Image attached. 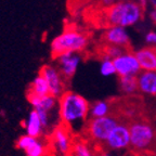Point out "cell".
I'll return each instance as SVG.
<instances>
[{"instance_id": "obj_19", "label": "cell", "mask_w": 156, "mask_h": 156, "mask_svg": "<svg viewBox=\"0 0 156 156\" xmlns=\"http://www.w3.org/2000/svg\"><path fill=\"white\" fill-rule=\"evenodd\" d=\"M119 89L124 94L133 95L139 91L136 76H126L119 77Z\"/></svg>"}, {"instance_id": "obj_28", "label": "cell", "mask_w": 156, "mask_h": 156, "mask_svg": "<svg viewBox=\"0 0 156 156\" xmlns=\"http://www.w3.org/2000/svg\"><path fill=\"white\" fill-rule=\"evenodd\" d=\"M124 156H138V154L133 153L132 151H128V152H126V155H124Z\"/></svg>"}, {"instance_id": "obj_14", "label": "cell", "mask_w": 156, "mask_h": 156, "mask_svg": "<svg viewBox=\"0 0 156 156\" xmlns=\"http://www.w3.org/2000/svg\"><path fill=\"white\" fill-rule=\"evenodd\" d=\"M101 150L88 141L85 136H76L68 156H99Z\"/></svg>"}, {"instance_id": "obj_12", "label": "cell", "mask_w": 156, "mask_h": 156, "mask_svg": "<svg viewBox=\"0 0 156 156\" xmlns=\"http://www.w3.org/2000/svg\"><path fill=\"white\" fill-rule=\"evenodd\" d=\"M26 98L29 104L32 105L33 110L37 112H47L52 114L54 111L58 110V99L51 94L42 95V97L26 94Z\"/></svg>"}, {"instance_id": "obj_5", "label": "cell", "mask_w": 156, "mask_h": 156, "mask_svg": "<svg viewBox=\"0 0 156 156\" xmlns=\"http://www.w3.org/2000/svg\"><path fill=\"white\" fill-rule=\"evenodd\" d=\"M75 134L73 133L68 127L58 122L53 127L49 134V144L50 147L62 156H68L71 153L72 146L75 139Z\"/></svg>"}, {"instance_id": "obj_17", "label": "cell", "mask_w": 156, "mask_h": 156, "mask_svg": "<svg viewBox=\"0 0 156 156\" xmlns=\"http://www.w3.org/2000/svg\"><path fill=\"white\" fill-rule=\"evenodd\" d=\"M113 114V103L106 100L95 101L90 104V118H101Z\"/></svg>"}, {"instance_id": "obj_18", "label": "cell", "mask_w": 156, "mask_h": 156, "mask_svg": "<svg viewBox=\"0 0 156 156\" xmlns=\"http://www.w3.org/2000/svg\"><path fill=\"white\" fill-rule=\"evenodd\" d=\"M26 94L37 95V97H42V95L50 94L48 83H47L46 79L40 74H38L34 78V80L30 83L28 89H27Z\"/></svg>"}, {"instance_id": "obj_2", "label": "cell", "mask_w": 156, "mask_h": 156, "mask_svg": "<svg viewBox=\"0 0 156 156\" xmlns=\"http://www.w3.org/2000/svg\"><path fill=\"white\" fill-rule=\"evenodd\" d=\"M144 8L138 1L122 0L120 2L105 9V21L108 26L127 27L139 23L144 15Z\"/></svg>"}, {"instance_id": "obj_26", "label": "cell", "mask_w": 156, "mask_h": 156, "mask_svg": "<svg viewBox=\"0 0 156 156\" xmlns=\"http://www.w3.org/2000/svg\"><path fill=\"white\" fill-rule=\"evenodd\" d=\"M99 156H116L112 153V152H108V151H105V150H101L100 151V155Z\"/></svg>"}, {"instance_id": "obj_21", "label": "cell", "mask_w": 156, "mask_h": 156, "mask_svg": "<svg viewBox=\"0 0 156 156\" xmlns=\"http://www.w3.org/2000/svg\"><path fill=\"white\" fill-rule=\"evenodd\" d=\"M100 73L101 75L108 77L114 74H116V69H115V65L113 60H102L100 64Z\"/></svg>"}, {"instance_id": "obj_15", "label": "cell", "mask_w": 156, "mask_h": 156, "mask_svg": "<svg viewBox=\"0 0 156 156\" xmlns=\"http://www.w3.org/2000/svg\"><path fill=\"white\" fill-rule=\"evenodd\" d=\"M136 79L139 92L156 98V71H141Z\"/></svg>"}, {"instance_id": "obj_4", "label": "cell", "mask_w": 156, "mask_h": 156, "mask_svg": "<svg viewBox=\"0 0 156 156\" xmlns=\"http://www.w3.org/2000/svg\"><path fill=\"white\" fill-rule=\"evenodd\" d=\"M118 124L119 119L113 114L101 118H89L83 136L93 145L103 150L106 140Z\"/></svg>"}, {"instance_id": "obj_8", "label": "cell", "mask_w": 156, "mask_h": 156, "mask_svg": "<svg viewBox=\"0 0 156 156\" xmlns=\"http://www.w3.org/2000/svg\"><path fill=\"white\" fill-rule=\"evenodd\" d=\"M113 62H114L115 69H116V75L118 77L138 76L142 71L136 53L129 49L125 50L119 56L113 60Z\"/></svg>"}, {"instance_id": "obj_16", "label": "cell", "mask_w": 156, "mask_h": 156, "mask_svg": "<svg viewBox=\"0 0 156 156\" xmlns=\"http://www.w3.org/2000/svg\"><path fill=\"white\" fill-rule=\"evenodd\" d=\"M142 71H156V49L143 47L134 51Z\"/></svg>"}, {"instance_id": "obj_11", "label": "cell", "mask_w": 156, "mask_h": 156, "mask_svg": "<svg viewBox=\"0 0 156 156\" xmlns=\"http://www.w3.org/2000/svg\"><path fill=\"white\" fill-rule=\"evenodd\" d=\"M58 68L65 80L71 79L80 64L81 56L79 53H64L55 58Z\"/></svg>"}, {"instance_id": "obj_23", "label": "cell", "mask_w": 156, "mask_h": 156, "mask_svg": "<svg viewBox=\"0 0 156 156\" xmlns=\"http://www.w3.org/2000/svg\"><path fill=\"white\" fill-rule=\"evenodd\" d=\"M138 2L144 8V9H151V8H156V0H138Z\"/></svg>"}, {"instance_id": "obj_24", "label": "cell", "mask_w": 156, "mask_h": 156, "mask_svg": "<svg viewBox=\"0 0 156 156\" xmlns=\"http://www.w3.org/2000/svg\"><path fill=\"white\" fill-rule=\"evenodd\" d=\"M120 1H122V0H101V3H102L105 9H107V8L112 7V5H116V3L120 2Z\"/></svg>"}, {"instance_id": "obj_10", "label": "cell", "mask_w": 156, "mask_h": 156, "mask_svg": "<svg viewBox=\"0 0 156 156\" xmlns=\"http://www.w3.org/2000/svg\"><path fill=\"white\" fill-rule=\"evenodd\" d=\"M103 40L105 44L118 47L122 49H129L130 36L127 28L120 26H108L103 33Z\"/></svg>"}, {"instance_id": "obj_6", "label": "cell", "mask_w": 156, "mask_h": 156, "mask_svg": "<svg viewBox=\"0 0 156 156\" xmlns=\"http://www.w3.org/2000/svg\"><path fill=\"white\" fill-rule=\"evenodd\" d=\"M103 150L108 152H128L130 151V131L129 122H119L106 140Z\"/></svg>"}, {"instance_id": "obj_3", "label": "cell", "mask_w": 156, "mask_h": 156, "mask_svg": "<svg viewBox=\"0 0 156 156\" xmlns=\"http://www.w3.org/2000/svg\"><path fill=\"white\" fill-rule=\"evenodd\" d=\"M88 44L89 39L85 33L74 27H67L51 41V55L56 58L64 53H79L87 48Z\"/></svg>"}, {"instance_id": "obj_25", "label": "cell", "mask_w": 156, "mask_h": 156, "mask_svg": "<svg viewBox=\"0 0 156 156\" xmlns=\"http://www.w3.org/2000/svg\"><path fill=\"white\" fill-rule=\"evenodd\" d=\"M147 16L154 24H156V8H151L147 11Z\"/></svg>"}, {"instance_id": "obj_13", "label": "cell", "mask_w": 156, "mask_h": 156, "mask_svg": "<svg viewBox=\"0 0 156 156\" xmlns=\"http://www.w3.org/2000/svg\"><path fill=\"white\" fill-rule=\"evenodd\" d=\"M23 128L25 130V134L34 138H44L47 134V130L42 124L38 113L35 110L29 112L26 119L23 122Z\"/></svg>"}, {"instance_id": "obj_9", "label": "cell", "mask_w": 156, "mask_h": 156, "mask_svg": "<svg viewBox=\"0 0 156 156\" xmlns=\"http://www.w3.org/2000/svg\"><path fill=\"white\" fill-rule=\"evenodd\" d=\"M39 74L46 79L51 95L58 99L66 91V80L58 67L53 65H44L40 68Z\"/></svg>"}, {"instance_id": "obj_7", "label": "cell", "mask_w": 156, "mask_h": 156, "mask_svg": "<svg viewBox=\"0 0 156 156\" xmlns=\"http://www.w3.org/2000/svg\"><path fill=\"white\" fill-rule=\"evenodd\" d=\"M15 146L16 149L24 152L26 156H47L51 150L47 139L34 138L27 134L20 136L15 143Z\"/></svg>"}, {"instance_id": "obj_22", "label": "cell", "mask_w": 156, "mask_h": 156, "mask_svg": "<svg viewBox=\"0 0 156 156\" xmlns=\"http://www.w3.org/2000/svg\"><path fill=\"white\" fill-rule=\"evenodd\" d=\"M144 39H145L147 47H152V48L156 49V30H150L149 33H146Z\"/></svg>"}, {"instance_id": "obj_20", "label": "cell", "mask_w": 156, "mask_h": 156, "mask_svg": "<svg viewBox=\"0 0 156 156\" xmlns=\"http://www.w3.org/2000/svg\"><path fill=\"white\" fill-rule=\"evenodd\" d=\"M124 51L125 49L110 46V44H104L102 51H101V53H102V60H115L117 56H119Z\"/></svg>"}, {"instance_id": "obj_1", "label": "cell", "mask_w": 156, "mask_h": 156, "mask_svg": "<svg viewBox=\"0 0 156 156\" xmlns=\"http://www.w3.org/2000/svg\"><path fill=\"white\" fill-rule=\"evenodd\" d=\"M90 112V103L83 95L66 90L58 98V115L60 122L65 125L75 136H83Z\"/></svg>"}, {"instance_id": "obj_27", "label": "cell", "mask_w": 156, "mask_h": 156, "mask_svg": "<svg viewBox=\"0 0 156 156\" xmlns=\"http://www.w3.org/2000/svg\"><path fill=\"white\" fill-rule=\"evenodd\" d=\"M138 156H156V152H145V153L138 154Z\"/></svg>"}]
</instances>
